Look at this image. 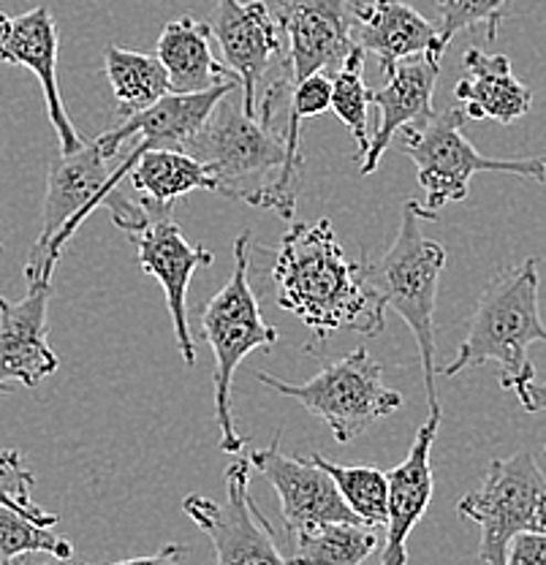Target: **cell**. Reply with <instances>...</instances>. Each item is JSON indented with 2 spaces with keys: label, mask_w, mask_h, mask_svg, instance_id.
Returning a JSON list of instances; mask_svg holds the SVG:
<instances>
[{
  "label": "cell",
  "mask_w": 546,
  "mask_h": 565,
  "mask_svg": "<svg viewBox=\"0 0 546 565\" xmlns=\"http://www.w3.org/2000/svg\"><path fill=\"white\" fill-rule=\"evenodd\" d=\"M275 299L324 343L334 332H384V305L364 282V258L351 262L326 217L291 223L272 264Z\"/></svg>",
  "instance_id": "cell-1"
},
{
  "label": "cell",
  "mask_w": 546,
  "mask_h": 565,
  "mask_svg": "<svg viewBox=\"0 0 546 565\" xmlns=\"http://www.w3.org/2000/svg\"><path fill=\"white\" fill-rule=\"evenodd\" d=\"M234 93L215 106L207 126L185 152L213 169L218 196L258 210H275L283 221H291L304 174L291 169L286 134L280 137L272 120L250 117L243 102H232Z\"/></svg>",
  "instance_id": "cell-2"
},
{
  "label": "cell",
  "mask_w": 546,
  "mask_h": 565,
  "mask_svg": "<svg viewBox=\"0 0 546 565\" xmlns=\"http://www.w3.org/2000/svg\"><path fill=\"white\" fill-rule=\"evenodd\" d=\"M538 286V258H525L520 267H506L492 275L475 302L457 359L438 373L454 379L484 362H497L501 386L520 399L536 381V367L527 351L533 343H546Z\"/></svg>",
  "instance_id": "cell-3"
},
{
  "label": "cell",
  "mask_w": 546,
  "mask_h": 565,
  "mask_svg": "<svg viewBox=\"0 0 546 565\" xmlns=\"http://www.w3.org/2000/svg\"><path fill=\"white\" fill-rule=\"evenodd\" d=\"M421 221H438L425 204L408 202L400 232L381 258H364V282L384 308H392L408 323L421 353L425 388L430 414H440L438 364H436V302L440 275L446 269V250L436 239L421 234Z\"/></svg>",
  "instance_id": "cell-4"
},
{
  "label": "cell",
  "mask_w": 546,
  "mask_h": 565,
  "mask_svg": "<svg viewBox=\"0 0 546 565\" xmlns=\"http://www.w3.org/2000/svg\"><path fill=\"white\" fill-rule=\"evenodd\" d=\"M250 232L234 239V269L226 286L202 308V334L215 353V422L221 427V451L243 455V435L237 433L232 408L234 373L248 353L278 343V329L261 316V305L248 280Z\"/></svg>",
  "instance_id": "cell-5"
},
{
  "label": "cell",
  "mask_w": 546,
  "mask_h": 565,
  "mask_svg": "<svg viewBox=\"0 0 546 565\" xmlns=\"http://www.w3.org/2000/svg\"><path fill=\"white\" fill-rule=\"evenodd\" d=\"M465 111L462 106H449L432 111L419 126L403 131V147L416 163V180L425 191V207L438 212L451 202H462L471 191L473 174L503 172L546 182V158H486L462 134Z\"/></svg>",
  "instance_id": "cell-6"
},
{
  "label": "cell",
  "mask_w": 546,
  "mask_h": 565,
  "mask_svg": "<svg viewBox=\"0 0 546 565\" xmlns=\"http://www.w3.org/2000/svg\"><path fill=\"white\" fill-rule=\"evenodd\" d=\"M256 379L324 419L338 444L356 440L378 419L397 414L405 403L400 392L384 384V370L367 349L345 353L304 384H289L267 373H258Z\"/></svg>",
  "instance_id": "cell-7"
},
{
  "label": "cell",
  "mask_w": 546,
  "mask_h": 565,
  "mask_svg": "<svg viewBox=\"0 0 546 565\" xmlns=\"http://www.w3.org/2000/svg\"><path fill=\"white\" fill-rule=\"evenodd\" d=\"M457 514L479 525V557L506 565L508 544L527 530H546V476L531 451L492 459L479 490L457 503Z\"/></svg>",
  "instance_id": "cell-8"
},
{
  "label": "cell",
  "mask_w": 546,
  "mask_h": 565,
  "mask_svg": "<svg viewBox=\"0 0 546 565\" xmlns=\"http://www.w3.org/2000/svg\"><path fill=\"white\" fill-rule=\"evenodd\" d=\"M111 158L101 150L98 139L85 141L76 152H61L50 163L46 174L44 210H41V232L28 253L25 278L28 286L52 282L63 247L82 223L93 215V202L107 185Z\"/></svg>",
  "instance_id": "cell-9"
},
{
  "label": "cell",
  "mask_w": 546,
  "mask_h": 565,
  "mask_svg": "<svg viewBox=\"0 0 546 565\" xmlns=\"http://www.w3.org/2000/svg\"><path fill=\"white\" fill-rule=\"evenodd\" d=\"M226 503L204 494H188L182 511L210 539L215 565H293L280 552L272 525L250 498V462L237 457L223 473Z\"/></svg>",
  "instance_id": "cell-10"
},
{
  "label": "cell",
  "mask_w": 546,
  "mask_h": 565,
  "mask_svg": "<svg viewBox=\"0 0 546 565\" xmlns=\"http://www.w3.org/2000/svg\"><path fill=\"white\" fill-rule=\"evenodd\" d=\"M248 462L275 487L289 535H299L329 522H362L340 494L332 476L313 457L286 455L280 429L267 449H256ZM364 525V522H362Z\"/></svg>",
  "instance_id": "cell-11"
},
{
  "label": "cell",
  "mask_w": 546,
  "mask_h": 565,
  "mask_svg": "<svg viewBox=\"0 0 546 565\" xmlns=\"http://www.w3.org/2000/svg\"><path fill=\"white\" fill-rule=\"evenodd\" d=\"M278 22L289 39L291 87L313 74L340 71L356 50L351 0H283Z\"/></svg>",
  "instance_id": "cell-12"
},
{
  "label": "cell",
  "mask_w": 546,
  "mask_h": 565,
  "mask_svg": "<svg viewBox=\"0 0 546 565\" xmlns=\"http://www.w3.org/2000/svg\"><path fill=\"white\" fill-rule=\"evenodd\" d=\"M131 243L137 245L139 267L161 282L163 294H167L180 353L188 367H193L196 345H193L191 329H188V286L199 267H210L215 262L213 250L188 243L182 228L174 223L172 212H161L152 217L144 232L131 234Z\"/></svg>",
  "instance_id": "cell-13"
},
{
  "label": "cell",
  "mask_w": 546,
  "mask_h": 565,
  "mask_svg": "<svg viewBox=\"0 0 546 565\" xmlns=\"http://www.w3.org/2000/svg\"><path fill=\"white\" fill-rule=\"evenodd\" d=\"M210 35L221 44L226 66L239 76L243 106L250 117H258V85L267 74L272 57L280 55V22L269 14L264 0H215L207 17Z\"/></svg>",
  "instance_id": "cell-14"
},
{
  "label": "cell",
  "mask_w": 546,
  "mask_h": 565,
  "mask_svg": "<svg viewBox=\"0 0 546 565\" xmlns=\"http://www.w3.org/2000/svg\"><path fill=\"white\" fill-rule=\"evenodd\" d=\"M52 282L28 286L17 302L0 297V392L11 386L33 388L61 367V359L50 345Z\"/></svg>",
  "instance_id": "cell-15"
},
{
  "label": "cell",
  "mask_w": 546,
  "mask_h": 565,
  "mask_svg": "<svg viewBox=\"0 0 546 565\" xmlns=\"http://www.w3.org/2000/svg\"><path fill=\"white\" fill-rule=\"evenodd\" d=\"M57 25L46 6L25 11V14H0V61L9 66L33 71L41 82L52 128H55L61 152H76L85 139L76 134L74 122L63 106L61 85H57Z\"/></svg>",
  "instance_id": "cell-16"
},
{
  "label": "cell",
  "mask_w": 546,
  "mask_h": 565,
  "mask_svg": "<svg viewBox=\"0 0 546 565\" xmlns=\"http://www.w3.org/2000/svg\"><path fill=\"white\" fill-rule=\"evenodd\" d=\"M239 87H243L239 79H232L207 93H193V96L169 93L137 115L122 117L120 126L96 139L109 158H115L120 147L131 139L142 141L147 150H188V145L207 126L215 106Z\"/></svg>",
  "instance_id": "cell-17"
},
{
  "label": "cell",
  "mask_w": 546,
  "mask_h": 565,
  "mask_svg": "<svg viewBox=\"0 0 546 565\" xmlns=\"http://www.w3.org/2000/svg\"><path fill=\"white\" fill-rule=\"evenodd\" d=\"M354 39L364 52L378 57L381 71L392 74L397 63L427 55L443 61L449 46L440 41L438 25L421 17L405 0H367L354 3Z\"/></svg>",
  "instance_id": "cell-18"
},
{
  "label": "cell",
  "mask_w": 546,
  "mask_h": 565,
  "mask_svg": "<svg viewBox=\"0 0 546 565\" xmlns=\"http://www.w3.org/2000/svg\"><path fill=\"white\" fill-rule=\"evenodd\" d=\"M440 429V414H430V419L419 427L408 457L397 468L386 473L389 479V520H386V541L381 550L378 565H405L408 563V535L427 514L436 490L432 479V444Z\"/></svg>",
  "instance_id": "cell-19"
},
{
  "label": "cell",
  "mask_w": 546,
  "mask_h": 565,
  "mask_svg": "<svg viewBox=\"0 0 546 565\" xmlns=\"http://www.w3.org/2000/svg\"><path fill=\"white\" fill-rule=\"evenodd\" d=\"M440 74V61L419 55L410 61L397 63L386 82L373 90V106L378 109V126L370 141V152L360 163L362 174H373L378 169L381 158L389 150L392 139L403 134L405 128L419 126L427 117H432V93Z\"/></svg>",
  "instance_id": "cell-20"
},
{
  "label": "cell",
  "mask_w": 546,
  "mask_h": 565,
  "mask_svg": "<svg viewBox=\"0 0 546 565\" xmlns=\"http://www.w3.org/2000/svg\"><path fill=\"white\" fill-rule=\"evenodd\" d=\"M462 63H465V76L457 82L454 96L462 104L465 117L511 126L531 111V87L516 79L506 55H486L471 46L462 55Z\"/></svg>",
  "instance_id": "cell-21"
},
{
  "label": "cell",
  "mask_w": 546,
  "mask_h": 565,
  "mask_svg": "<svg viewBox=\"0 0 546 565\" xmlns=\"http://www.w3.org/2000/svg\"><path fill=\"white\" fill-rule=\"evenodd\" d=\"M156 52L167 66L169 90L180 96L207 93L223 82L239 79L232 68L215 61L210 50L207 22H196L193 17L169 22L158 39Z\"/></svg>",
  "instance_id": "cell-22"
},
{
  "label": "cell",
  "mask_w": 546,
  "mask_h": 565,
  "mask_svg": "<svg viewBox=\"0 0 546 565\" xmlns=\"http://www.w3.org/2000/svg\"><path fill=\"white\" fill-rule=\"evenodd\" d=\"M128 180L152 215L172 212L174 202L191 191H218L213 169L185 150H144Z\"/></svg>",
  "instance_id": "cell-23"
},
{
  "label": "cell",
  "mask_w": 546,
  "mask_h": 565,
  "mask_svg": "<svg viewBox=\"0 0 546 565\" xmlns=\"http://www.w3.org/2000/svg\"><path fill=\"white\" fill-rule=\"evenodd\" d=\"M104 68H107V79L115 93V102L120 104L122 117L137 115L172 93L167 66L158 55H144V52L109 44L104 50Z\"/></svg>",
  "instance_id": "cell-24"
},
{
  "label": "cell",
  "mask_w": 546,
  "mask_h": 565,
  "mask_svg": "<svg viewBox=\"0 0 546 565\" xmlns=\"http://www.w3.org/2000/svg\"><path fill=\"white\" fill-rule=\"evenodd\" d=\"M293 565H362L378 550V527L362 522H329L293 535Z\"/></svg>",
  "instance_id": "cell-25"
},
{
  "label": "cell",
  "mask_w": 546,
  "mask_h": 565,
  "mask_svg": "<svg viewBox=\"0 0 546 565\" xmlns=\"http://www.w3.org/2000/svg\"><path fill=\"white\" fill-rule=\"evenodd\" d=\"M315 462L332 476L349 509L370 527H386L389 520V479L378 468H349V465L329 462L324 455H313Z\"/></svg>",
  "instance_id": "cell-26"
},
{
  "label": "cell",
  "mask_w": 546,
  "mask_h": 565,
  "mask_svg": "<svg viewBox=\"0 0 546 565\" xmlns=\"http://www.w3.org/2000/svg\"><path fill=\"white\" fill-rule=\"evenodd\" d=\"M364 55L367 52L356 46L349 61L343 63V68L334 71L332 76V111L345 122L351 137L360 145V163L370 152V141H373V134H370L373 90L364 82Z\"/></svg>",
  "instance_id": "cell-27"
},
{
  "label": "cell",
  "mask_w": 546,
  "mask_h": 565,
  "mask_svg": "<svg viewBox=\"0 0 546 565\" xmlns=\"http://www.w3.org/2000/svg\"><path fill=\"white\" fill-rule=\"evenodd\" d=\"M52 555L55 561H72L74 544L63 535H55L50 527L36 525L20 511L0 505V565H9L25 555Z\"/></svg>",
  "instance_id": "cell-28"
},
{
  "label": "cell",
  "mask_w": 546,
  "mask_h": 565,
  "mask_svg": "<svg viewBox=\"0 0 546 565\" xmlns=\"http://www.w3.org/2000/svg\"><path fill=\"white\" fill-rule=\"evenodd\" d=\"M33 484H36V476L25 468L20 451H0V505H9V509L20 511V514H25L28 520H33L36 525H57V514H50V511L39 509V505L33 503Z\"/></svg>",
  "instance_id": "cell-29"
},
{
  "label": "cell",
  "mask_w": 546,
  "mask_h": 565,
  "mask_svg": "<svg viewBox=\"0 0 546 565\" xmlns=\"http://www.w3.org/2000/svg\"><path fill=\"white\" fill-rule=\"evenodd\" d=\"M438 33L446 46L457 33L473 25H486V35L490 41H495L503 20H506V0H438Z\"/></svg>",
  "instance_id": "cell-30"
},
{
  "label": "cell",
  "mask_w": 546,
  "mask_h": 565,
  "mask_svg": "<svg viewBox=\"0 0 546 565\" xmlns=\"http://www.w3.org/2000/svg\"><path fill=\"white\" fill-rule=\"evenodd\" d=\"M506 565H546V530H527L514 535Z\"/></svg>",
  "instance_id": "cell-31"
},
{
  "label": "cell",
  "mask_w": 546,
  "mask_h": 565,
  "mask_svg": "<svg viewBox=\"0 0 546 565\" xmlns=\"http://www.w3.org/2000/svg\"><path fill=\"white\" fill-rule=\"evenodd\" d=\"M182 550L180 544H163L156 555H147V557H131V561H120V563H104V565H182ZM93 565V563H85Z\"/></svg>",
  "instance_id": "cell-32"
},
{
  "label": "cell",
  "mask_w": 546,
  "mask_h": 565,
  "mask_svg": "<svg viewBox=\"0 0 546 565\" xmlns=\"http://www.w3.org/2000/svg\"><path fill=\"white\" fill-rule=\"evenodd\" d=\"M520 403L527 414H542V411H546V384H536V381H533V384L527 386V392L520 397Z\"/></svg>",
  "instance_id": "cell-33"
},
{
  "label": "cell",
  "mask_w": 546,
  "mask_h": 565,
  "mask_svg": "<svg viewBox=\"0 0 546 565\" xmlns=\"http://www.w3.org/2000/svg\"><path fill=\"white\" fill-rule=\"evenodd\" d=\"M68 561H55V563H9V565H66Z\"/></svg>",
  "instance_id": "cell-34"
}]
</instances>
